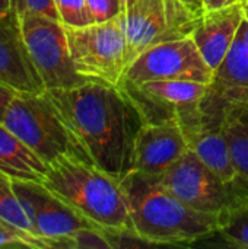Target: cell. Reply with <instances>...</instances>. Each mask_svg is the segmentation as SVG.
Wrapping results in <instances>:
<instances>
[{"mask_svg": "<svg viewBox=\"0 0 248 249\" xmlns=\"http://www.w3.org/2000/svg\"><path fill=\"white\" fill-rule=\"evenodd\" d=\"M45 93L85 160L117 179L132 171L142 120L121 86L88 80Z\"/></svg>", "mask_w": 248, "mask_h": 249, "instance_id": "1", "label": "cell"}, {"mask_svg": "<svg viewBox=\"0 0 248 249\" xmlns=\"http://www.w3.org/2000/svg\"><path fill=\"white\" fill-rule=\"evenodd\" d=\"M133 232L148 245H191L216 235L221 217L197 212L158 178L130 171L120 179Z\"/></svg>", "mask_w": 248, "mask_h": 249, "instance_id": "2", "label": "cell"}, {"mask_svg": "<svg viewBox=\"0 0 248 249\" xmlns=\"http://www.w3.org/2000/svg\"><path fill=\"white\" fill-rule=\"evenodd\" d=\"M41 184L104 232L111 247L117 236L133 232L120 179L94 163L76 155L61 156L48 163Z\"/></svg>", "mask_w": 248, "mask_h": 249, "instance_id": "3", "label": "cell"}, {"mask_svg": "<svg viewBox=\"0 0 248 249\" xmlns=\"http://www.w3.org/2000/svg\"><path fill=\"white\" fill-rule=\"evenodd\" d=\"M0 123L47 165L66 155L82 158L45 90L18 92Z\"/></svg>", "mask_w": 248, "mask_h": 249, "instance_id": "4", "label": "cell"}, {"mask_svg": "<svg viewBox=\"0 0 248 249\" xmlns=\"http://www.w3.org/2000/svg\"><path fill=\"white\" fill-rule=\"evenodd\" d=\"M66 35L73 66L83 79L121 85L127 67V44L121 16L101 23L66 26Z\"/></svg>", "mask_w": 248, "mask_h": 249, "instance_id": "5", "label": "cell"}, {"mask_svg": "<svg viewBox=\"0 0 248 249\" xmlns=\"http://www.w3.org/2000/svg\"><path fill=\"white\" fill-rule=\"evenodd\" d=\"M200 16L181 0H136L121 15L127 66L153 45L190 36Z\"/></svg>", "mask_w": 248, "mask_h": 249, "instance_id": "6", "label": "cell"}, {"mask_svg": "<svg viewBox=\"0 0 248 249\" xmlns=\"http://www.w3.org/2000/svg\"><path fill=\"white\" fill-rule=\"evenodd\" d=\"M209 83L196 80H149L139 85L121 83L142 123L178 118L183 131L202 123V101Z\"/></svg>", "mask_w": 248, "mask_h": 249, "instance_id": "7", "label": "cell"}, {"mask_svg": "<svg viewBox=\"0 0 248 249\" xmlns=\"http://www.w3.org/2000/svg\"><path fill=\"white\" fill-rule=\"evenodd\" d=\"M19 19L25 45L45 90L72 88L88 82L73 66L66 26L61 20L38 15H26Z\"/></svg>", "mask_w": 248, "mask_h": 249, "instance_id": "8", "label": "cell"}, {"mask_svg": "<svg viewBox=\"0 0 248 249\" xmlns=\"http://www.w3.org/2000/svg\"><path fill=\"white\" fill-rule=\"evenodd\" d=\"M213 71L203 60L191 36L153 45L139 54L123 74L121 83L149 80H196L210 83Z\"/></svg>", "mask_w": 248, "mask_h": 249, "instance_id": "9", "label": "cell"}, {"mask_svg": "<svg viewBox=\"0 0 248 249\" xmlns=\"http://www.w3.org/2000/svg\"><path fill=\"white\" fill-rule=\"evenodd\" d=\"M158 179L189 207L219 216L221 220L237 198L234 187L225 184L191 150H187Z\"/></svg>", "mask_w": 248, "mask_h": 249, "instance_id": "10", "label": "cell"}, {"mask_svg": "<svg viewBox=\"0 0 248 249\" xmlns=\"http://www.w3.org/2000/svg\"><path fill=\"white\" fill-rule=\"evenodd\" d=\"M248 105V47L237 35L231 50L213 71L202 101V121L225 125L238 118Z\"/></svg>", "mask_w": 248, "mask_h": 249, "instance_id": "11", "label": "cell"}, {"mask_svg": "<svg viewBox=\"0 0 248 249\" xmlns=\"http://www.w3.org/2000/svg\"><path fill=\"white\" fill-rule=\"evenodd\" d=\"M15 188L45 248H63L66 239L83 228H95L53 196L41 182L16 181Z\"/></svg>", "mask_w": 248, "mask_h": 249, "instance_id": "12", "label": "cell"}, {"mask_svg": "<svg viewBox=\"0 0 248 249\" xmlns=\"http://www.w3.org/2000/svg\"><path fill=\"white\" fill-rule=\"evenodd\" d=\"M189 150L178 118L159 123H142L134 144L132 171L161 178Z\"/></svg>", "mask_w": 248, "mask_h": 249, "instance_id": "13", "label": "cell"}, {"mask_svg": "<svg viewBox=\"0 0 248 249\" xmlns=\"http://www.w3.org/2000/svg\"><path fill=\"white\" fill-rule=\"evenodd\" d=\"M0 83L18 92L45 90L25 45L20 19L12 9L0 15Z\"/></svg>", "mask_w": 248, "mask_h": 249, "instance_id": "14", "label": "cell"}, {"mask_svg": "<svg viewBox=\"0 0 248 249\" xmlns=\"http://www.w3.org/2000/svg\"><path fill=\"white\" fill-rule=\"evenodd\" d=\"M244 10V4H235L221 10L205 12L193 29L190 36L212 71L221 66L231 50L241 26Z\"/></svg>", "mask_w": 248, "mask_h": 249, "instance_id": "15", "label": "cell"}, {"mask_svg": "<svg viewBox=\"0 0 248 249\" xmlns=\"http://www.w3.org/2000/svg\"><path fill=\"white\" fill-rule=\"evenodd\" d=\"M189 150H191L209 169H212L225 184L235 181V166L231 155L225 125L205 124L203 121L184 133Z\"/></svg>", "mask_w": 248, "mask_h": 249, "instance_id": "16", "label": "cell"}, {"mask_svg": "<svg viewBox=\"0 0 248 249\" xmlns=\"http://www.w3.org/2000/svg\"><path fill=\"white\" fill-rule=\"evenodd\" d=\"M48 165L0 123V171L16 181L41 182Z\"/></svg>", "mask_w": 248, "mask_h": 249, "instance_id": "17", "label": "cell"}, {"mask_svg": "<svg viewBox=\"0 0 248 249\" xmlns=\"http://www.w3.org/2000/svg\"><path fill=\"white\" fill-rule=\"evenodd\" d=\"M0 220L22 233L31 248H45L38 236L25 204L15 188V179L0 171Z\"/></svg>", "mask_w": 248, "mask_h": 249, "instance_id": "18", "label": "cell"}, {"mask_svg": "<svg viewBox=\"0 0 248 249\" xmlns=\"http://www.w3.org/2000/svg\"><path fill=\"white\" fill-rule=\"evenodd\" d=\"M225 134L237 174L232 184L235 196H248V130L240 118H232L225 124Z\"/></svg>", "mask_w": 248, "mask_h": 249, "instance_id": "19", "label": "cell"}, {"mask_svg": "<svg viewBox=\"0 0 248 249\" xmlns=\"http://www.w3.org/2000/svg\"><path fill=\"white\" fill-rule=\"evenodd\" d=\"M218 233L232 248L248 249V196H238L222 216Z\"/></svg>", "mask_w": 248, "mask_h": 249, "instance_id": "20", "label": "cell"}, {"mask_svg": "<svg viewBox=\"0 0 248 249\" xmlns=\"http://www.w3.org/2000/svg\"><path fill=\"white\" fill-rule=\"evenodd\" d=\"M60 19L66 26H85L95 23L88 6L86 0H54Z\"/></svg>", "mask_w": 248, "mask_h": 249, "instance_id": "21", "label": "cell"}, {"mask_svg": "<svg viewBox=\"0 0 248 249\" xmlns=\"http://www.w3.org/2000/svg\"><path fill=\"white\" fill-rule=\"evenodd\" d=\"M63 248L73 249H113L107 235L96 228H83L64 241Z\"/></svg>", "mask_w": 248, "mask_h": 249, "instance_id": "22", "label": "cell"}, {"mask_svg": "<svg viewBox=\"0 0 248 249\" xmlns=\"http://www.w3.org/2000/svg\"><path fill=\"white\" fill-rule=\"evenodd\" d=\"M10 6L19 18L26 15H38L61 20L54 0H10Z\"/></svg>", "mask_w": 248, "mask_h": 249, "instance_id": "23", "label": "cell"}, {"mask_svg": "<svg viewBox=\"0 0 248 249\" xmlns=\"http://www.w3.org/2000/svg\"><path fill=\"white\" fill-rule=\"evenodd\" d=\"M86 6L95 23L108 22L123 15V0H86Z\"/></svg>", "mask_w": 248, "mask_h": 249, "instance_id": "24", "label": "cell"}, {"mask_svg": "<svg viewBox=\"0 0 248 249\" xmlns=\"http://www.w3.org/2000/svg\"><path fill=\"white\" fill-rule=\"evenodd\" d=\"M12 245L29 247V242L22 233H19L18 231L12 229L10 226H7L0 220V247H12Z\"/></svg>", "mask_w": 248, "mask_h": 249, "instance_id": "25", "label": "cell"}, {"mask_svg": "<svg viewBox=\"0 0 248 249\" xmlns=\"http://www.w3.org/2000/svg\"><path fill=\"white\" fill-rule=\"evenodd\" d=\"M235 4H244V0H203V10L213 12V10L231 7Z\"/></svg>", "mask_w": 248, "mask_h": 249, "instance_id": "26", "label": "cell"}, {"mask_svg": "<svg viewBox=\"0 0 248 249\" xmlns=\"http://www.w3.org/2000/svg\"><path fill=\"white\" fill-rule=\"evenodd\" d=\"M18 93V90L12 89L10 86L7 85H3L0 83V121L3 118V114L7 108V105L10 104V101L13 99V96Z\"/></svg>", "mask_w": 248, "mask_h": 249, "instance_id": "27", "label": "cell"}, {"mask_svg": "<svg viewBox=\"0 0 248 249\" xmlns=\"http://www.w3.org/2000/svg\"><path fill=\"white\" fill-rule=\"evenodd\" d=\"M238 35L241 36V39L246 42V45L248 47V7H246V10H244V18H243L241 26H240Z\"/></svg>", "mask_w": 248, "mask_h": 249, "instance_id": "28", "label": "cell"}, {"mask_svg": "<svg viewBox=\"0 0 248 249\" xmlns=\"http://www.w3.org/2000/svg\"><path fill=\"white\" fill-rule=\"evenodd\" d=\"M190 10H193L197 15H203V0H181Z\"/></svg>", "mask_w": 248, "mask_h": 249, "instance_id": "29", "label": "cell"}, {"mask_svg": "<svg viewBox=\"0 0 248 249\" xmlns=\"http://www.w3.org/2000/svg\"><path fill=\"white\" fill-rule=\"evenodd\" d=\"M10 9H12V6H10V0H0V15L7 13Z\"/></svg>", "mask_w": 248, "mask_h": 249, "instance_id": "30", "label": "cell"}, {"mask_svg": "<svg viewBox=\"0 0 248 249\" xmlns=\"http://www.w3.org/2000/svg\"><path fill=\"white\" fill-rule=\"evenodd\" d=\"M238 118H240V121L246 125V128L248 130V105L246 107V109L240 114V117H238Z\"/></svg>", "mask_w": 248, "mask_h": 249, "instance_id": "31", "label": "cell"}, {"mask_svg": "<svg viewBox=\"0 0 248 249\" xmlns=\"http://www.w3.org/2000/svg\"><path fill=\"white\" fill-rule=\"evenodd\" d=\"M136 0H123V10H126L127 7H130Z\"/></svg>", "mask_w": 248, "mask_h": 249, "instance_id": "32", "label": "cell"}, {"mask_svg": "<svg viewBox=\"0 0 248 249\" xmlns=\"http://www.w3.org/2000/svg\"><path fill=\"white\" fill-rule=\"evenodd\" d=\"M244 7H248V0H244Z\"/></svg>", "mask_w": 248, "mask_h": 249, "instance_id": "33", "label": "cell"}]
</instances>
